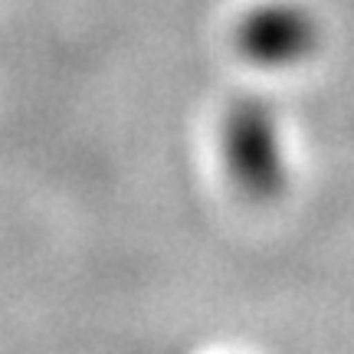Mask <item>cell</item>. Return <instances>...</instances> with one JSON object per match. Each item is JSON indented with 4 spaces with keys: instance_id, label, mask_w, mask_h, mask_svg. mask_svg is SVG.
<instances>
[{
    "instance_id": "cell-1",
    "label": "cell",
    "mask_w": 354,
    "mask_h": 354,
    "mask_svg": "<svg viewBox=\"0 0 354 354\" xmlns=\"http://www.w3.org/2000/svg\"><path fill=\"white\" fill-rule=\"evenodd\" d=\"M223 165L233 187L250 201H272L286 190L279 128L266 102L243 99L223 122Z\"/></svg>"
},
{
    "instance_id": "cell-2",
    "label": "cell",
    "mask_w": 354,
    "mask_h": 354,
    "mask_svg": "<svg viewBox=\"0 0 354 354\" xmlns=\"http://www.w3.org/2000/svg\"><path fill=\"white\" fill-rule=\"evenodd\" d=\"M240 50L259 66H295L315 50V24L295 7H263L240 26Z\"/></svg>"
}]
</instances>
